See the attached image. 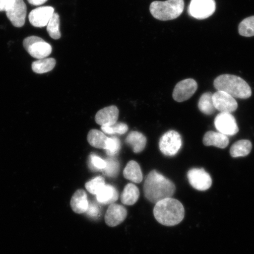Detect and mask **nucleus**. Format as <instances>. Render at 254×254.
Here are the masks:
<instances>
[{
	"instance_id": "10",
	"label": "nucleus",
	"mask_w": 254,
	"mask_h": 254,
	"mask_svg": "<svg viewBox=\"0 0 254 254\" xmlns=\"http://www.w3.org/2000/svg\"><path fill=\"white\" fill-rule=\"evenodd\" d=\"M187 177L190 186L201 191L208 190L212 186L210 175L203 168H192L189 171Z\"/></svg>"
},
{
	"instance_id": "31",
	"label": "nucleus",
	"mask_w": 254,
	"mask_h": 254,
	"mask_svg": "<svg viewBox=\"0 0 254 254\" xmlns=\"http://www.w3.org/2000/svg\"><path fill=\"white\" fill-rule=\"evenodd\" d=\"M121 148V142L118 138H109L107 142L106 153L109 156H114L119 153Z\"/></svg>"
},
{
	"instance_id": "29",
	"label": "nucleus",
	"mask_w": 254,
	"mask_h": 254,
	"mask_svg": "<svg viewBox=\"0 0 254 254\" xmlns=\"http://www.w3.org/2000/svg\"><path fill=\"white\" fill-rule=\"evenodd\" d=\"M105 185L106 184L104 178L99 176L87 182L85 184V187L89 192L93 195H97Z\"/></svg>"
},
{
	"instance_id": "3",
	"label": "nucleus",
	"mask_w": 254,
	"mask_h": 254,
	"mask_svg": "<svg viewBox=\"0 0 254 254\" xmlns=\"http://www.w3.org/2000/svg\"><path fill=\"white\" fill-rule=\"evenodd\" d=\"M214 85L217 91L225 92L234 98L247 99L252 96V91L249 84L236 75H221L215 79Z\"/></svg>"
},
{
	"instance_id": "1",
	"label": "nucleus",
	"mask_w": 254,
	"mask_h": 254,
	"mask_svg": "<svg viewBox=\"0 0 254 254\" xmlns=\"http://www.w3.org/2000/svg\"><path fill=\"white\" fill-rule=\"evenodd\" d=\"M176 189V186L170 180L157 171H151L146 177L144 185V195L149 201L154 204L172 197Z\"/></svg>"
},
{
	"instance_id": "9",
	"label": "nucleus",
	"mask_w": 254,
	"mask_h": 254,
	"mask_svg": "<svg viewBox=\"0 0 254 254\" xmlns=\"http://www.w3.org/2000/svg\"><path fill=\"white\" fill-rule=\"evenodd\" d=\"M215 128L227 136H233L239 131L237 122L231 113H220L215 117Z\"/></svg>"
},
{
	"instance_id": "27",
	"label": "nucleus",
	"mask_w": 254,
	"mask_h": 254,
	"mask_svg": "<svg viewBox=\"0 0 254 254\" xmlns=\"http://www.w3.org/2000/svg\"><path fill=\"white\" fill-rule=\"evenodd\" d=\"M239 33L244 37L254 36V16L248 17L242 21L238 27Z\"/></svg>"
},
{
	"instance_id": "13",
	"label": "nucleus",
	"mask_w": 254,
	"mask_h": 254,
	"mask_svg": "<svg viewBox=\"0 0 254 254\" xmlns=\"http://www.w3.org/2000/svg\"><path fill=\"white\" fill-rule=\"evenodd\" d=\"M54 12L55 9L52 7H41L32 10L28 16V18L30 23L34 27L42 28L47 26Z\"/></svg>"
},
{
	"instance_id": "11",
	"label": "nucleus",
	"mask_w": 254,
	"mask_h": 254,
	"mask_svg": "<svg viewBox=\"0 0 254 254\" xmlns=\"http://www.w3.org/2000/svg\"><path fill=\"white\" fill-rule=\"evenodd\" d=\"M197 88L198 84L194 79H184L175 87L173 93V98L180 103L188 100L194 94Z\"/></svg>"
},
{
	"instance_id": "18",
	"label": "nucleus",
	"mask_w": 254,
	"mask_h": 254,
	"mask_svg": "<svg viewBox=\"0 0 254 254\" xmlns=\"http://www.w3.org/2000/svg\"><path fill=\"white\" fill-rule=\"evenodd\" d=\"M88 204L87 193L83 190H77L72 196L71 206L75 213L83 214L86 212Z\"/></svg>"
},
{
	"instance_id": "6",
	"label": "nucleus",
	"mask_w": 254,
	"mask_h": 254,
	"mask_svg": "<svg viewBox=\"0 0 254 254\" xmlns=\"http://www.w3.org/2000/svg\"><path fill=\"white\" fill-rule=\"evenodd\" d=\"M182 146V138L179 132L171 130L165 133L159 142V148L166 156L176 155Z\"/></svg>"
},
{
	"instance_id": "12",
	"label": "nucleus",
	"mask_w": 254,
	"mask_h": 254,
	"mask_svg": "<svg viewBox=\"0 0 254 254\" xmlns=\"http://www.w3.org/2000/svg\"><path fill=\"white\" fill-rule=\"evenodd\" d=\"M215 110L220 113H232L236 111L238 104L235 98L225 92L217 91L212 95Z\"/></svg>"
},
{
	"instance_id": "14",
	"label": "nucleus",
	"mask_w": 254,
	"mask_h": 254,
	"mask_svg": "<svg viewBox=\"0 0 254 254\" xmlns=\"http://www.w3.org/2000/svg\"><path fill=\"white\" fill-rule=\"evenodd\" d=\"M127 216V210L125 206L114 203L107 209L105 221L108 226L114 227L122 224L126 220Z\"/></svg>"
},
{
	"instance_id": "32",
	"label": "nucleus",
	"mask_w": 254,
	"mask_h": 254,
	"mask_svg": "<svg viewBox=\"0 0 254 254\" xmlns=\"http://www.w3.org/2000/svg\"><path fill=\"white\" fill-rule=\"evenodd\" d=\"M107 166L106 161L103 159L95 154H91L90 156L89 167L94 171L104 170Z\"/></svg>"
},
{
	"instance_id": "22",
	"label": "nucleus",
	"mask_w": 254,
	"mask_h": 254,
	"mask_svg": "<svg viewBox=\"0 0 254 254\" xmlns=\"http://www.w3.org/2000/svg\"><path fill=\"white\" fill-rule=\"evenodd\" d=\"M109 137L103 132L97 129H91L87 135V140L92 147L96 148L104 149L106 150Z\"/></svg>"
},
{
	"instance_id": "5",
	"label": "nucleus",
	"mask_w": 254,
	"mask_h": 254,
	"mask_svg": "<svg viewBox=\"0 0 254 254\" xmlns=\"http://www.w3.org/2000/svg\"><path fill=\"white\" fill-rule=\"evenodd\" d=\"M23 46L31 57L38 60L46 58L52 52V46L37 36L27 37L23 41Z\"/></svg>"
},
{
	"instance_id": "2",
	"label": "nucleus",
	"mask_w": 254,
	"mask_h": 254,
	"mask_svg": "<svg viewBox=\"0 0 254 254\" xmlns=\"http://www.w3.org/2000/svg\"><path fill=\"white\" fill-rule=\"evenodd\" d=\"M154 215L159 223L165 226H174L183 220L185 209L179 200L168 198L155 204Z\"/></svg>"
},
{
	"instance_id": "33",
	"label": "nucleus",
	"mask_w": 254,
	"mask_h": 254,
	"mask_svg": "<svg viewBox=\"0 0 254 254\" xmlns=\"http://www.w3.org/2000/svg\"><path fill=\"white\" fill-rule=\"evenodd\" d=\"M86 213L89 217L91 218H94L99 217L101 213L100 206L94 202L89 201Z\"/></svg>"
},
{
	"instance_id": "4",
	"label": "nucleus",
	"mask_w": 254,
	"mask_h": 254,
	"mask_svg": "<svg viewBox=\"0 0 254 254\" xmlns=\"http://www.w3.org/2000/svg\"><path fill=\"white\" fill-rule=\"evenodd\" d=\"M184 8V0H167L166 1L152 2L150 11L155 19L168 21L179 17L183 13Z\"/></svg>"
},
{
	"instance_id": "15",
	"label": "nucleus",
	"mask_w": 254,
	"mask_h": 254,
	"mask_svg": "<svg viewBox=\"0 0 254 254\" xmlns=\"http://www.w3.org/2000/svg\"><path fill=\"white\" fill-rule=\"evenodd\" d=\"M119 110L115 106L104 108L98 111L95 117V122L101 126H112L118 120Z\"/></svg>"
},
{
	"instance_id": "25",
	"label": "nucleus",
	"mask_w": 254,
	"mask_h": 254,
	"mask_svg": "<svg viewBox=\"0 0 254 254\" xmlns=\"http://www.w3.org/2000/svg\"><path fill=\"white\" fill-rule=\"evenodd\" d=\"M213 94L207 92L203 94L199 98L198 108L202 113L206 115H211L215 112V107L212 100Z\"/></svg>"
},
{
	"instance_id": "20",
	"label": "nucleus",
	"mask_w": 254,
	"mask_h": 254,
	"mask_svg": "<svg viewBox=\"0 0 254 254\" xmlns=\"http://www.w3.org/2000/svg\"><path fill=\"white\" fill-rule=\"evenodd\" d=\"M123 174L126 179L134 183H140L143 179L141 167L135 161H130L127 164Z\"/></svg>"
},
{
	"instance_id": "8",
	"label": "nucleus",
	"mask_w": 254,
	"mask_h": 254,
	"mask_svg": "<svg viewBox=\"0 0 254 254\" xmlns=\"http://www.w3.org/2000/svg\"><path fill=\"white\" fill-rule=\"evenodd\" d=\"M215 9V0H191L189 12L192 17L203 20L213 14Z\"/></svg>"
},
{
	"instance_id": "34",
	"label": "nucleus",
	"mask_w": 254,
	"mask_h": 254,
	"mask_svg": "<svg viewBox=\"0 0 254 254\" xmlns=\"http://www.w3.org/2000/svg\"><path fill=\"white\" fill-rule=\"evenodd\" d=\"M11 0H0V11H5Z\"/></svg>"
},
{
	"instance_id": "21",
	"label": "nucleus",
	"mask_w": 254,
	"mask_h": 254,
	"mask_svg": "<svg viewBox=\"0 0 254 254\" xmlns=\"http://www.w3.org/2000/svg\"><path fill=\"white\" fill-rule=\"evenodd\" d=\"M139 196V190L135 184H127L121 195V201L123 204L132 205L138 201Z\"/></svg>"
},
{
	"instance_id": "26",
	"label": "nucleus",
	"mask_w": 254,
	"mask_h": 254,
	"mask_svg": "<svg viewBox=\"0 0 254 254\" xmlns=\"http://www.w3.org/2000/svg\"><path fill=\"white\" fill-rule=\"evenodd\" d=\"M47 31L54 40H59L61 37V33L60 31V16L56 12H54L48 23Z\"/></svg>"
},
{
	"instance_id": "24",
	"label": "nucleus",
	"mask_w": 254,
	"mask_h": 254,
	"mask_svg": "<svg viewBox=\"0 0 254 254\" xmlns=\"http://www.w3.org/2000/svg\"><path fill=\"white\" fill-rule=\"evenodd\" d=\"M56 64V61L55 59H40L32 64V69L37 74H44L53 70Z\"/></svg>"
},
{
	"instance_id": "28",
	"label": "nucleus",
	"mask_w": 254,
	"mask_h": 254,
	"mask_svg": "<svg viewBox=\"0 0 254 254\" xmlns=\"http://www.w3.org/2000/svg\"><path fill=\"white\" fill-rule=\"evenodd\" d=\"M101 129L104 133L108 134H119L122 135L128 131V127L125 123H116L112 126H101Z\"/></svg>"
},
{
	"instance_id": "7",
	"label": "nucleus",
	"mask_w": 254,
	"mask_h": 254,
	"mask_svg": "<svg viewBox=\"0 0 254 254\" xmlns=\"http://www.w3.org/2000/svg\"><path fill=\"white\" fill-rule=\"evenodd\" d=\"M5 12L8 20L14 27L23 26L27 15V6L23 0H11Z\"/></svg>"
},
{
	"instance_id": "17",
	"label": "nucleus",
	"mask_w": 254,
	"mask_h": 254,
	"mask_svg": "<svg viewBox=\"0 0 254 254\" xmlns=\"http://www.w3.org/2000/svg\"><path fill=\"white\" fill-rule=\"evenodd\" d=\"M203 143L206 146L225 148L229 144V138L220 132L208 131L204 135Z\"/></svg>"
},
{
	"instance_id": "19",
	"label": "nucleus",
	"mask_w": 254,
	"mask_h": 254,
	"mask_svg": "<svg viewBox=\"0 0 254 254\" xmlns=\"http://www.w3.org/2000/svg\"><path fill=\"white\" fill-rule=\"evenodd\" d=\"M126 143L132 148L135 153H139L144 150L147 144V138L142 133L132 131L127 135Z\"/></svg>"
},
{
	"instance_id": "23",
	"label": "nucleus",
	"mask_w": 254,
	"mask_h": 254,
	"mask_svg": "<svg viewBox=\"0 0 254 254\" xmlns=\"http://www.w3.org/2000/svg\"><path fill=\"white\" fill-rule=\"evenodd\" d=\"M252 143L247 139L238 141L232 145L230 154L232 157H246L252 150Z\"/></svg>"
},
{
	"instance_id": "30",
	"label": "nucleus",
	"mask_w": 254,
	"mask_h": 254,
	"mask_svg": "<svg viewBox=\"0 0 254 254\" xmlns=\"http://www.w3.org/2000/svg\"><path fill=\"white\" fill-rule=\"evenodd\" d=\"M106 161L107 166L103 170L105 175L109 177H116L119 173V162L111 158L107 159Z\"/></svg>"
},
{
	"instance_id": "16",
	"label": "nucleus",
	"mask_w": 254,
	"mask_h": 254,
	"mask_svg": "<svg viewBox=\"0 0 254 254\" xmlns=\"http://www.w3.org/2000/svg\"><path fill=\"white\" fill-rule=\"evenodd\" d=\"M118 190L113 186L105 185L96 195L97 201L100 204L111 205L119 199Z\"/></svg>"
},
{
	"instance_id": "35",
	"label": "nucleus",
	"mask_w": 254,
	"mask_h": 254,
	"mask_svg": "<svg viewBox=\"0 0 254 254\" xmlns=\"http://www.w3.org/2000/svg\"><path fill=\"white\" fill-rule=\"evenodd\" d=\"M28 1L31 5L37 6L44 4L47 0H28Z\"/></svg>"
}]
</instances>
